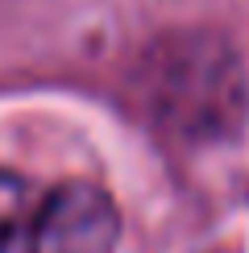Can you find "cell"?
<instances>
[{
  "label": "cell",
  "mask_w": 249,
  "mask_h": 253,
  "mask_svg": "<svg viewBox=\"0 0 249 253\" xmlns=\"http://www.w3.org/2000/svg\"><path fill=\"white\" fill-rule=\"evenodd\" d=\"M38 191L29 178H21L13 170H0V253H8L13 245H21L38 216Z\"/></svg>",
  "instance_id": "obj_3"
},
{
  "label": "cell",
  "mask_w": 249,
  "mask_h": 253,
  "mask_svg": "<svg viewBox=\"0 0 249 253\" xmlns=\"http://www.w3.org/2000/svg\"><path fill=\"white\" fill-rule=\"evenodd\" d=\"M121 216L96 183H62L38 204L25 233V253H112Z\"/></svg>",
  "instance_id": "obj_2"
},
{
  "label": "cell",
  "mask_w": 249,
  "mask_h": 253,
  "mask_svg": "<svg viewBox=\"0 0 249 253\" xmlns=\"http://www.w3.org/2000/svg\"><path fill=\"white\" fill-rule=\"evenodd\" d=\"M154 96L166 125L204 137V133H233L245 112L241 62L216 38H187L170 42L166 58L154 71Z\"/></svg>",
  "instance_id": "obj_1"
}]
</instances>
